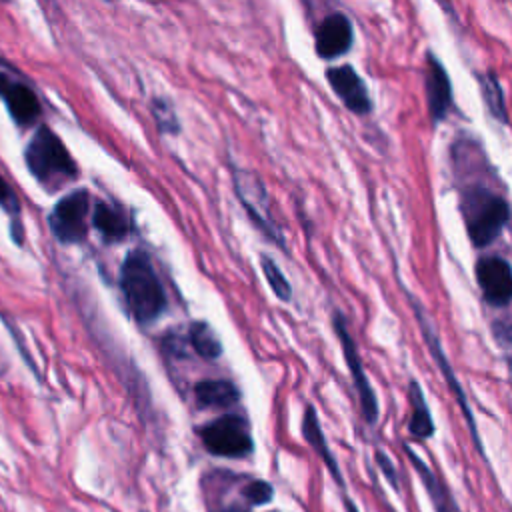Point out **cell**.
I'll return each mask as SVG.
<instances>
[{"instance_id":"cell-1","label":"cell","mask_w":512,"mask_h":512,"mask_svg":"<svg viewBox=\"0 0 512 512\" xmlns=\"http://www.w3.org/2000/svg\"><path fill=\"white\" fill-rule=\"evenodd\" d=\"M118 286L124 306L138 326H152L166 314L168 294L154 268L152 256L144 248L126 252L118 272Z\"/></svg>"},{"instance_id":"cell-2","label":"cell","mask_w":512,"mask_h":512,"mask_svg":"<svg viewBox=\"0 0 512 512\" xmlns=\"http://www.w3.org/2000/svg\"><path fill=\"white\" fill-rule=\"evenodd\" d=\"M24 164L46 192L62 190L80 174L78 164L62 138L46 124H40L28 140L24 148Z\"/></svg>"},{"instance_id":"cell-3","label":"cell","mask_w":512,"mask_h":512,"mask_svg":"<svg viewBox=\"0 0 512 512\" xmlns=\"http://www.w3.org/2000/svg\"><path fill=\"white\" fill-rule=\"evenodd\" d=\"M460 212L470 242L476 248L490 246L510 220L508 202L486 186H466L460 192Z\"/></svg>"},{"instance_id":"cell-4","label":"cell","mask_w":512,"mask_h":512,"mask_svg":"<svg viewBox=\"0 0 512 512\" xmlns=\"http://www.w3.org/2000/svg\"><path fill=\"white\" fill-rule=\"evenodd\" d=\"M200 442L206 452L218 458H246L254 452L252 424L246 416L226 412L198 428Z\"/></svg>"},{"instance_id":"cell-5","label":"cell","mask_w":512,"mask_h":512,"mask_svg":"<svg viewBox=\"0 0 512 512\" xmlns=\"http://www.w3.org/2000/svg\"><path fill=\"white\" fill-rule=\"evenodd\" d=\"M92 194L88 188H74L66 192L48 214V228L62 246H76L88 238Z\"/></svg>"},{"instance_id":"cell-6","label":"cell","mask_w":512,"mask_h":512,"mask_svg":"<svg viewBox=\"0 0 512 512\" xmlns=\"http://www.w3.org/2000/svg\"><path fill=\"white\" fill-rule=\"evenodd\" d=\"M232 184H234V192H236L240 204L244 206L248 218L252 220V224L268 240H272L274 244L284 248L286 242H284V236H282L278 224L272 218L268 192H266V186L260 180V176L252 170L232 166Z\"/></svg>"},{"instance_id":"cell-7","label":"cell","mask_w":512,"mask_h":512,"mask_svg":"<svg viewBox=\"0 0 512 512\" xmlns=\"http://www.w3.org/2000/svg\"><path fill=\"white\" fill-rule=\"evenodd\" d=\"M332 324H334V332H336V336L340 340L342 354H344L346 366H348L350 376H352V384H354L358 400H360L362 416H364V420L368 424H374L378 420V398H376V394H374V390L370 386V380H368V376L364 372V366H362L356 342H354L352 334L348 332L346 318L340 312H334Z\"/></svg>"},{"instance_id":"cell-8","label":"cell","mask_w":512,"mask_h":512,"mask_svg":"<svg viewBox=\"0 0 512 512\" xmlns=\"http://www.w3.org/2000/svg\"><path fill=\"white\" fill-rule=\"evenodd\" d=\"M476 282L490 306L502 308L512 302V266L502 256H482L476 262Z\"/></svg>"},{"instance_id":"cell-9","label":"cell","mask_w":512,"mask_h":512,"mask_svg":"<svg viewBox=\"0 0 512 512\" xmlns=\"http://www.w3.org/2000/svg\"><path fill=\"white\" fill-rule=\"evenodd\" d=\"M410 302H412V308H414V316H416V320H418V326H420V330H422V336H424V340L428 342V348H430V352H432V356H434L438 368L442 370V374H444V378H446V382H448V386H450L454 398L458 400V404H460V408H462V412H464V416H466V422H468L470 434H472V438H474V442H476V448L480 450V454H484L482 444H480L478 434H476V424H474V416H472L470 404H468V400H466V394L462 392V386H460V382H458V378H456V374H454L450 362L446 360V354H444V350H442V346H440V340H438L434 328L430 326L428 318L424 316L422 306H420L418 302H414L412 298H410Z\"/></svg>"},{"instance_id":"cell-10","label":"cell","mask_w":512,"mask_h":512,"mask_svg":"<svg viewBox=\"0 0 512 512\" xmlns=\"http://www.w3.org/2000/svg\"><path fill=\"white\" fill-rule=\"evenodd\" d=\"M90 226L98 232L100 240L108 246L120 244L132 234L130 214L116 202L96 200L90 214Z\"/></svg>"},{"instance_id":"cell-11","label":"cell","mask_w":512,"mask_h":512,"mask_svg":"<svg viewBox=\"0 0 512 512\" xmlns=\"http://www.w3.org/2000/svg\"><path fill=\"white\" fill-rule=\"evenodd\" d=\"M352 40H354V34H352L350 20L344 14L336 12L326 16L318 24L314 34V48L320 58L332 60L346 54L352 46Z\"/></svg>"},{"instance_id":"cell-12","label":"cell","mask_w":512,"mask_h":512,"mask_svg":"<svg viewBox=\"0 0 512 512\" xmlns=\"http://www.w3.org/2000/svg\"><path fill=\"white\" fill-rule=\"evenodd\" d=\"M326 80L350 112L368 114L372 110L368 90H366L362 78L358 76V72L352 66L344 64V66L328 68L326 70Z\"/></svg>"},{"instance_id":"cell-13","label":"cell","mask_w":512,"mask_h":512,"mask_svg":"<svg viewBox=\"0 0 512 512\" xmlns=\"http://www.w3.org/2000/svg\"><path fill=\"white\" fill-rule=\"evenodd\" d=\"M426 100L432 122L446 118L452 106V84L450 78L434 54H426Z\"/></svg>"},{"instance_id":"cell-14","label":"cell","mask_w":512,"mask_h":512,"mask_svg":"<svg viewBox=\"0 0 512 512\" xmlns=\"http://www.w3.org/2000/svg\"><path fill=\"white\" fill-rule=\"evenodd\" d=\"M0 98L4 100L10 118L18 126H34L40 120L42 106L36 92L28 84L12 80Z\"/></svg>"},{"instance_id":"cell-15","label":"cell","mask_w":512,"mask_h":512,"mask_svg":"<svg viewBox=\"0 0 512 512\" xmlns=\"http://www.w3.org/2000/svg\"><path fill=\"white\" fill-rule=\"evenodd\" d=\"M194 398L200 408L206 410H228L234 408L242 394L240 388L226 378H208L194 384Z\"/></svg>"},{"instance_id":"cell-16","label":"cell","mask_w":512,"mask_h":512,"mask_svg":"<svg viewBox=\"0 0 512 512\" xmlns=\"http://www.w3.org/2000/svg\"><path fill=\"white\" fill-rule=\"evenodd\" d=\"M404 450H406L408 460L416 468V472H418V476H420V480H422V484H424V488H426V492H428V496H430V500L434 504V510L436 512H460L452 492L440 480V476L410 446H404Z\"/></svg>"},{"instance_id":"cell-17","label":"cell","mask_w":512,"mask_h":512,"mask_svg":"<svg viewBox=\"0 0 512 512\" xmlns=\"http://www.w3.org/2000/svg\"><path fill=\"white\" fill-rule=\"evenodd\" d=\"M302 434H304V440L310 444V448L320 456V460L326 464L328 472L332 474L334 482L344 488V478H342V472H340V466L326 442V436L322 432V426H320V420H318V414L314 410L312 404L306 406L304 410V416H302Z\"/></svg>"},{"instance_id":"cell-18","label":"cell","mask_w":512,"mask_h":512,"mask_svg":"<svg viewBox=\"0 0 512 512\" xmlns=\"http://www.w3.org/2000/svg\"><path fill=\"white\" fill-rule=\"evenodd\" d=\"M186 340L202 360H218L222 356V342L206 320H194L188 326Z\"/></svg>"},{"instance_id":"cell-19","label":"cell","mask_w":512,"mask_h":512,"mask_svg":"<svg viewBox=\"0 0 512 512\" xmlns=\"http://www.w3.org/2000/svg\"><path fill=\"white\" fill-rule=\"evenodd\" d=\"M410 422H408V430L416 440H426L434 434V420L432 414L428 410L424 392L420 388V384L416 380H410Z\"/></svg>"},{"instance_id":"cell-20","label":"cell","mask_w":512,"mask_h":512,"mask_svg":"<svg viewBox=\"0 0 512 512\" xmlns=\"http://www.w3.org/2000/svg\"><path fill=\"white\" fill-rule=\"evenodd\" d=\"M0 208L10 216V238L14 240V244L22 246L24 242V226L20 222V200L14 192V188L6 182V178L0 174Z\"/></svg>"},{"instance_id":"cell-21","label":"cell","mask_w":512,"mask_h":512,"mask_svg":"<svg viewBox=\"0 0 512 512\" xmlns=\"http://www.w3.org/2000/svg\"><path fill=\"white\" fill-rule=\"evenodd\" d=\"M260 268H262V274H264L270 290L274 292V296L282 302H290L292 286H290L288 278L284 276V272L280 270V266L276 264V260L268 254H260Z\"/></svg>"},{"instance_id":"cell-22","label":"cell","mask_w":512,"mask_h":512,"mask_svg":"<svg viewBox=\"0 0 512 512\" xmlns=\"http://www.w3.org/2000/svg\"><path fill=\"white\" fill-rule=\"evenodd\" d=\"M480 90L484 96V102L490 110V114L502 122H506V104H504V94H502V86L496 78V74L486 72L480 76Z\"/></svg>"},{"instance_id":"cell-23","label":"cell","mask_w":512,"mask_h":512,"mask_svg":"<svg viewBox=\"0 0 512 512\" xmlns=\"http://www.w3.org/2000/svg\"><path fill=\"white\" fill-rule=\"evenodd\" d=\"M150 110H152L154 124L158 126V130L162 134H172V136L180 134V118H178L170 100L154 96L150 100Z\"/></svg>"},{"instance_id":"cell-24","label":"cell","mask_w":512,"mask_h":512,"mask_svg":"<svg viewBox=\"0 0 512 512\" xmlns=\"http://www.w3.org/2000/svg\"><path fill=\"white\" fill-rule=\"evenodd\" d=\"M240 496L246 500V504H248L250 508L264 506V504H270V502L274 500V486H272L268 480L250 478V480L242 486Z\"/></svg>"},{"instance_id":"cell-25","label":"cell","mask_w":512,"mask_h":512,"mask_svg":"<svg viewBox=\"0 0 512 512\" xmlns=\"http://www.w3.org/2000/svg\"><path fill=\"white\" fill-rule=\"evenodd\" d=\"M494 336L498 344L504 348L508 358V372H510V384H512V322H496L494 324Z\"/></svg>"},{"instance_id":"cell-26","label":"cell","mask_w":512,"mask_h":512,"mask_svg":"<svg viewBox=\"0 0 512 512\" xmlns=\"http://www.w3.org/2000/svg\"><path fill=\"white\" fill-rule=\"evenodd\" d=\"M376 464L380 466L384 478L390 482L392 488H398V478H396V468L392 464V460L388 458V454H384L382 450H376Z\"/></svg>"},{"instance_id":"cell-27","label":"cell","mask_w":512,"mask_h":512,"mask_svg":"<svg viewBox=\"0 0 512 512\" xmlns=\"http://www.w3.org/2000/svg\"><path fill=\"white\" fill-rule=\"evenodd\" d=\"M218 512H252V510H250V506H238V504H232V506L220 508Z\"/></svg>"},{"instance_id":"cell-28","label":"cell","mask_w":512,"mask_h":512,"mask_svg":"<svg viewBox=\"0 0 512 512\" xmlns=\"http://www.w3.org/2000/svg\"><path fill=\"white\" fill-rule=\"evenodd\" d=\"M12 82V78L8 76V74H4V72H0V96L4 94V90L8 88V84Z\"/></svg>"}]
</instances>
